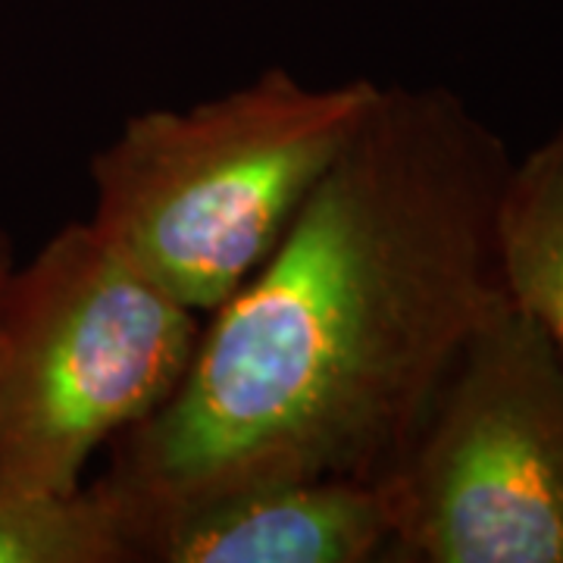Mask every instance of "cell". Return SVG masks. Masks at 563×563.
Instances as JSON below:
<instances>
[{
    "mask_svg": "<svg viewBox=\"0 0 563 563\" xmlns=\"http://www.w3.org/2000/svg\"><path fill=\"white\" fill-rule=\"evenodd\" d=\"M0 563H129L120 517L91 483L73 495L0 485Z\"/></svg>",
    "mask_w": 563,
    "mask_h": 563,
    "instance_id": "52a82bcc",
    "label": "cell"
},
{
    "mask_svg": "<svg viewBox=\"0 0 563 563\" xmlns=\"http://www.w3.org/2000/svg\"><path fill=\"white\" fill-rule=\"evenodd\" d=\"M383 492L385 563H563V357L529 313L466 339Z\"/></svg>",
    "mask_w": 563,
    "mask_h": 563,
    "instance_id": "277c9868",
    "label": "cell"
},
{
    "mask_svg": "<svg viewBox=\"0 0 563 563\" xmlns=\"http://www.w3.org/2000/svg\"><path fill=\"white\" fill-rule=\"evenodd\" d=\"M201 325L91 222L63 225L0 303V485L79 492L91 457L173 398Z\"/></svg>",
    "mask_w": 563,
    "mask_h": 563,
    "instance_id": "3957f363",
    "label": "cell"
},
{
    "mask_svg": "<svg viewBox=\"0 0 563 563\" xmlns=\"http://www.w3.org/2000/svg\"><path fill=\"white\" fill-rule=\"evenodd\" d=\"M129 563L388 561L383 483L279 479L173 507L129 529Z\"/></svg>",
    "mask_w": 563,
    "mask_h": 563,
    "instance_id": "5b68a950",
    "label": "cell"
},
{
    "mask_svg": "<svg viewBox=\"0 0 563 563\" xmlns=\"http://www.w3.org/2000/svg\"><path fill=\"white\" fill-rule=\"evenodd\" d=\"M385 85L266 69L235 91L122 122L91 157V225L173 301L213 313L282 242Z\"/></svg>",
    "mask_w": 563,
    "mask_h": 563,
    "instance_id": "7a4b0ae2",
    "label": "cell"
},
{
    "mask_svg": "<svg viewBox=\"0 0 563 563\" xmlns=\"http://www.w3.org/2000/svg\"><path fill=\"white\" fill-rule=\"evenodd\" d=\"M510 166L454 91L385 88L273 254L201 325L173 398L110 444L91 488L122 532L244 485L383 483L466 339L510 303Z\"/></svg>",
    "mask_w": 563,
    "mask_h": 563,
    "instance_id": "6da1fadb",
    "label": "cell"
},
{
    "mask_svg": "<svg viewBox=\"0 0 563 563\" xmlns=\"http://www.w3.org/2000/svg\"><path fill=\"white\" fill-rule=\"evenodd\" d=\"M507 298L548 332L563 357V122L510 166L498 203Z\"/></svg>",
    "mask_w": 563,
    "mask_h": 563,
    "instance_id": "8992f818",
    "label": "cell"
},
{
    "mask_svg": "<svg viewBox=\"0 0 563 563\" xmlns=\"http://www.w3.org/2000/svg\"><path fill=\"white\" fill-rule=\"evenodd\" d=\"M16 269V257H13V242L10 235L0 229V303H3V295H7V285H10V276Z\"/></svg>",
    "mask_w": 563,
    "mask_h": 563,
    "instance_id": "ba28073f",
    "label": "cell"
}]
</instances>
